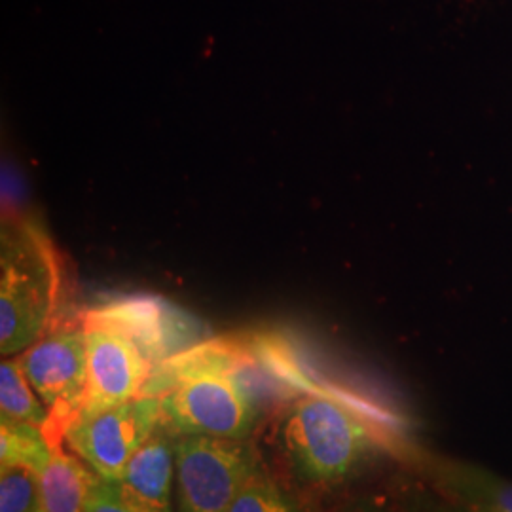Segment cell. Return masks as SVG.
<instances>
[{
	"label": "cell",
	"mask_w": 512,
	"mask_h": 512,
	"mask_svg": "<svg viewBox=\"0 0 512 512\" xmlns=\"http://www.w3.org/2000/svg\"><path fill=\"white\" fill-rule=\"evenodd\" d=\"M234 340L184 349L154 366L143 395L160 399L162 425L177 437L245 440L260 410L232 376Z\"/></svg>",
	"instance_id": "obj_1"
},
{
	"label": "cell",
	"mask_w": 512,
	"mask_h": 512,
	"mask_svg": "<svg viewBox=\"0 0 512 512\" xmlns=\"http://www.w3.org/2000/svg\"><path fill=\"white\" fill-rule=\"evenodd\" d=\"M0 236V353L18 357L63 319L65 268L35 220L4 211Z\"/></svg>",
	"instance_id": "obj_2"
},
{
	"label": "cell",
	"mask_w": 512,
	"mask_h": 512,
	"mask_svg": "<svg viewBox=\"0 0 512 512\" xmlns=\"http://www.w3.org/2000/svg\"><path fill=\"white\" fill-rule=\"evenodd\" d=\"M279 440L294 475L310 484H336L355 475L376 446L351 408L321 393L302 395L289 406Z\"/></svg>",
	"instance_id": "obj_3"
},
{
	"label": "cell",
	"mask_w": 512,
	"mask_h": 512,
	"mask_svg": "<svg viewBox=\"0 0 512 512\" xmlns=\"http://www.w3.org/2000/svg\"><path fill=\"white\" fill-rule=\"evenodd\" d=\"M18 357L40 401L50 410V444L65 442L67 429L82 410L88 385V349L82 315L78 319H61Z\"/></svg>",
	"instance_id": "obj_4"
},
{
	"label": "cell",
	"mask_w": 512,
	"mask_h": 512,
	"mask_svg": "<svg viewBox=\"0 0 512 512\" xmlns=\"http://www.w3.org/2000/svg\"><path fill=\"white\" fill-rule=\"evenodd\" d=\"M256 471L255 454L243 440L177 437V511L228 512Z\"/></svg>",
	"instance_id": "obj_5"
},
{
	"label": "cell",
	"mask_w": 512,
	"mask_h": 512,
	"mask_svg": "<svg viewBox=\"0 0 512 512\" xmlns=\"http://www.w3.org/2000/svg\"><path fill=\"white\" fill-rule=\"evenodd\" d=\"M160 427V399L139 395L129 403L73 421L65 444L99 478L116 482L129 459Z\"/></svg>",
	"instance_id": "obj_6"
},
{
	"label": "cell",
	"mask_w": 512,
	"mask_h": 512,
	"mask_svg": "<svg viewBox=\"0 0 512 512\" xmlns=\"http://www.w3.org/2000/svg\"><path fill=\"white\" fill-rule=\"evenodd\" d=\"M82 321L88 349V385L76 420L90 418L143 395L152 372V365L135 342L97 311H86Z\"/></svg>",
	"instance_id": "obj_7"
},
{
	"label": "cell",
	"mask_w": 512,
	"mask_h": 512,
	"mask_svg": "<svg viewBox=\"0 0 512 512\" xmlns=\"http://www.w3.org/2000/svg\"><path fill=\"white\" fill-rule=\"evenodd\" d=\"M95 311L129 336L135 346L143 351L152 368L165 359L188 349L190 330L186 323H179L177 311L152 298H128L110 302Z\"/></svg>",
	"instance_id": "obj_8"
},
{
	"label": "cell",
	"mask_w": 512,
	"mask_h": 512,
	"mask_svg": "<svg viewBox=\"0 0 512 512\" xmlns=\"http://www.w3.org/2000/svg\"><path fill=\"white\" fill-rule=\"evenodd\" d=\"M164 425L129 459L118 486L150 512H175V440Z\"/></svg>",
	"instance_id": "obj_9"
},
{
	"label": "cell",
	"mask_w": 512,
	"mask_h": 512,
	"mask_svg": "<svg viewBox=\"0 0 512 512\" xmlns=\"http://www.w3.org/2000/svg\"><path fill=\"white\" fill-rule=\"evenodd\" d=\"M435 490L478 512H512V482L461 461L433 465Z\"/></svg>",
	"instance_id": "obj_10"
},
{
	"label": "cell",
	"mask_w": 512,
	"mask_h": 512,
	"mask_svg": "<svg viewBox=\"0 0 512 512\" xmlns=\"http://www.w3.org/2000/svg\"><path fill=\"white\" fill-rule=\"evenodd\" d=\"M97 475L69 452L65 442L52 444V458L40 471L42 512H86Z\"/></svg>",
	"instance_id": "obj_11"
},
{
	"label": "cell",
	"mask_w": 512,
	"mask_h": 512,
	"mask_svg": "<svg viewBox=\"0 0 512 512\" xmlns=\"http://www.w3.org/2000/svg\"><path fill=\"white\" fill-rule=\"evenodd\" d=\"M0 414L6 420L35 425L48 439L52 429L50 410L40 401L19 357H4L0 365Z\"/></svg>",
	"instance_id": "obj_12"
},
{
	"label": "cell",
	"mask_w": 512,
	"mask_h": 512,
	"mask_svg": "<svg viewBox=\"0 0 512 512\" xmlns=\"http://www.w3.org/2000/svg\"><path fill=\"white\" fill-rule=\"evenodd\" d=\"M52 458V444L35 425L2 418L0 423V465H27L42 471Z\"/></svg>",
	"instance_id": "obj_13"
},
{
	"label": "cell",
	"mask_w": 512,
	"mask_h": 512,
	"mask_svg": "<svg viewBox=\"0 0 512 512\" xmlns=\"http://www.w3.org/2000/svg\"><path fill=\"white\" fill-rule=\"evenodd\" d=\"M40 511V473L27 465H0V512Z\"/></svg>",
	"instance_id": "obj_14"
},
{
	"label": "cell",
	"mask_w": 512,
	"mask_h": 512,
	"mask_svg": "<svg viewBox=\"0 0 512 512\" xmlns=\"http://www.w3.org/2000/svg\"><path fill=\"white\" fill-rule=\"evenodd\" d=\"M228 512H298L293 501L274 482L256 471L243 486Z\"/></svg>",
	"instance_id": "obj_15"
},
{
	"label": "cell",
	"mask_w": 512,
	"mask_h": 512,
	"mask_svg": "<svg viewBox=\"0 0 512 512\" xmlns=\"http://www.w3.org/2000/svg\"><path fill=\"white\" fill-rule=\"evenodd\" d=\"M86 512H150L141 503L131 499L118 482H109L97 476L88 497Z\"/></svg>",
	"instance_id": "obj_16"
},
{
	"label": "cell",
	"mask_w": 512,
	"mask_h": 512,
	"mask_svg": "<svg viewBox=\"0 0 512 512\" xmlns=\"http://www.w3.org/2000/svg\"><path fill=\"white\" fill-rule=\"evenodd\" d=\"M406 512H478L471 507H465L458 501L446 497L435 490V494L421 492V494L412 495Z\"/></svg>",
	"instance_id": "obj_17"
},
{
	"label": "cell",
	"mask_w": 512,
	"mask_h": 512,
	"mask_svg": "<svg viewBox=\"0 0 512 512\" xmlns=\"http://www.w3.org/2000/svg\"><path fill=\"white\" fill-rule=\"evenodd\" d=\"M346 512H393L389 511V507L380 503V501H372V499H366V501H359L355 505H351Z\"/></svg>",
	"instance_id": "obj_18"
},
{
	"label": "cell",
	"mask_w": 512,
	"mask_h": 512,
	"mask_svg": "<svg viewBox=\"0 0 512 512\" xmlns=\"http://www.w3.org/2000/svg\"><path fill=\"white\" fill-rule=\"evenodd\" d=\"M40 512H42V511H40Z\"/></svg>",
	"instance_id": "obj_19"
}]
</instances>
